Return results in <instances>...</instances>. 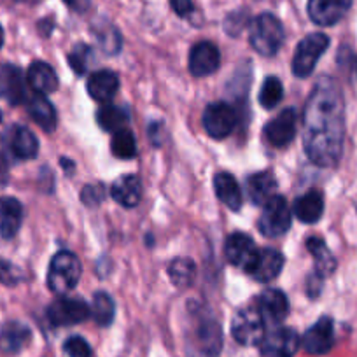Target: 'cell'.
<instances>
[{
	"label": "cell",
	"mask_w": 357,
	"mask_h": 357,
	"mask_svg": "<svg viewBox=\"0 0 357 357\" xmlns=\"http://www.w3.org/2000/svg\"><path fill=\"white\" fill-rule=\"evenodd\" d=\"M345 140V102L333 77L319 79L303 111V147L317 167H335Z\"/></svg>",
	"instance_id": "6da1fadb"
},
{
	"label": "cell",
	"mask_w": 357,
	"mask_h": 357,
	"mask_svg": "<svg viewBox=\"0 0 357 357\" xmlns=\"http://www.w3.org/2000/svg\"><path fill=\"white\" fill-rule=\"evenodd\" d=\"M190 357H219L222 349V331L214 315L195 312L191 328L186 333Z\"/></svg>",
	"instance_id": "7a4b0ae2"
},
{
	"label": "cell",
	"mask_w": 357,
	"mask_h": 357,
	"mask_svg": "<svg viewBox=\"0 0 357 357\" xmlns=\"http://www.w3.org/2000/svg\"><path fill=\"white\" fill-rule=\"evenodd\" d=\"M249 43L263 56H275L284 44V26L272 13L256 16L249 25Z\"/></svg>",
	"instance_id": "3957f363"
},
{
	"label": "cell",
	"mask_w": 357,
	"mask_h": 357,
	"mask_svg": "<svg viewBox=\"0 0 357 357\" xmlns=\"http://www.w3.org/2000/svg\"><path fill=\"white\" fill-rule=\"evenodd\" d=\"M82 266L77 256L68 250H61V252L54 254V257L50 263V270H47V287L53 293L67 294L68 291L74 289L81 280Z\"/></svg>",
	"instance_id": "277c9868"
},
{
	"label": "cell",
	"mask_w": 357,
	"mask_h": 357,
	"mask_svg": "<svg viewBox=\"0 0 357 357\" xmlns=\"http://www.w3.org/2000/svg\"><path fill=\"white\" fill-rule=\"evenodd\" d=\"M231 335L240 345L245 347L259 345L263 342L266 329L263 315L259 314L256 305H247L236 312L231 322Z\"/></svg>",
	"instance_id": "5b68a950"
},
{
	"label": "cell",
	"mask_w": 357,
	"mask_h": 357,
	"mask_svg": "<svg viewBox=\"0 0 357 357\" xmlns=\"http://www.w3.org/2000/svg\"><path fill=\"white\" fill-rule=\"evenodd\" d=\"M291 222H293V212L289 204L284 197H273L263 205L257 228L264 236L277 238L289 231Z\"/></svg>",
	"instance_id": "8992f818"
},
{
	"label": "cell",
	"mask_w": 357,
	"mask_h": 357,
	"mask_svg": "<svg viewBox=\"0 0 357 357\" xmlns=\"http://www.w3.org/2000/svg\"><path fill=\"white\" fill-rule=\"evenodd\" d=\"M329 47V37L324 33H310L298 44L293 56V72L296 77H308L314 72L315 63Z\"/></svg>",
	"instance_id": "52a82bcc"
},
{
	"label": "cell",
	"mask_w": 357,
	"mask_h": 357,
	"mask_svg": "<svg viewBox=\"0 0 357 357\" xmlns=\"http://www.w3.org/2000/svg\"><path fill=\"white\" fill-rule=\"evenodd\" d=\"M89 317V307L79 298H58L47 307V319L53 326L81 324Z\"/></svg>",
	"instance_id": "ba28073f"
},
{
	"label": "cell",
	"mask_w": 357,
	"mask_h": 357,
	"mask_svg": "<svg viewBox=\"0 0 357 357\" xmlns=\"http://www.w3.org/2000/svg\"><path fill=\"white\" fill-rule=\"evenodd\" d=\"M236 112L226 102H214L204 112V128L212 139H226L235 130Z\"/></svg>",
	"instance_id": "9c48e42d"
},
{
	"label": "cell",
	"mask_w": 357,
	"mask_h": 357,
	"mask_svg": "<svg viewBox=\"0 0 357 357\" xmlns=\"http://www.w3.org/2000/svg\"><path fill=\"white\" fill-rule=\"evenodd\" d=\"M300 336L291 328H277L266 333L259 343L261 357H293L300 349Z\"/></svg>",
	"instance_id": "30bf717a"
},
{
	"label": "cell",
	"mask_w": 357,
	"mask_h": 357,
	"mask_svg": "<svg viewBox=\"0 0 357 357\" xmlns=\"http://www.w3.org/2000/svg\"><path fill=\"white\" fill-rule=\"evenodd\" d=\"M301 345L312 356H324L335 345V324L331 317H321L301 338Z\"/></svg>",
	"instance_id": "8fae6325"
},
{
	"label": "cell",
	"mask_w": 357,
	"mask_h": 357,
	"mask_svg": "<svg viewBox=\"0 0 357 357\" xmlns=\"http://www.w3.org/2000/svg\"><path fill=\"white\" fill-rule=\"evenodd\" d=\"M296 111L291 107L284 109L277 118H273L264 126V137L273 147H279V149L287 147L296 135Z\"/></svg>",
	"instance_id": "7c38bea8"
},
{
	"label": "cell",
	"mask_w": 357,
	"mask_h": 357,
	"mask_svg": "<svg viewBox=\"0 0 357 357\" xmlns=\"http://www.w3.org/2000/svg\"><path fill=\"white\" fill-rule=\"evenodd\" d=\"M352 0H308V16L319 26H333L349 13Z\"/></svg>",
	"instance_id": "4fadbf2b"
},
{
	"label": "cell",
	"mask_w": 357,
	"mask_h": 357,
	"mask_svg": "<svg viewBox=\"0 0 357 357\" xmlns=\"http://www.w3.org/2000/svg\"><path fill=\"white\" fill-rule=\"evenodd\" d=\"M257 250L259 249L256 247L254 240L250 238L249 235H245V233H233V235L228 236L225 245L226 259H228L233 266L243 270V272L249 270L254 257H256Z\"/></svg>",
	"instance_id": "5bb4252c"
},
{
	"label": "cell",
	"mask_w": 357,
	"mask_h": 357,
	"mask_svg": "<svg viewBox=\"0 0 357 357\" xmlns=\"http://www.w3.org/2000/svg\"><path fill=\"white\" fill-rule=\"evenodd\" d=\"M221 63V53L218 46L207 40L195 44L190 51V72L195 77H205L214 74Z\"/></svg>",
	"instance_id": "9a60e30c"
},
{
	"label": "cell",
	"mask_w": 357,
	"mask_h": 357,
	"mask_svg": "<svg viewBox=\"0 0 357 357\" xmlns=\"http://www.w3.org/2000/svg\"><path fill=\"white\" fill-rule=\"evenodd\" d=\"M284 268V256L282 252L275 249H263L257 250L256 257H254L252 264L249 266L247 273L257 280V282H270Z\"/></svg>",
	"instance_id": "2e32d148"
},
{
	"label": "cell",
	"mask_w": 357,
	"mask_h": 357,
	"mask_svg": "<svg viewBox=\"0 0 357 357\" xmlns=\"http://www.w3.org/2000/svg\"><path fill=\"white\" fill-rule=\"evenodd\" d=\"M2 97L13 105L25 104L29 97L22 70L15 65H0V98Z\"/></svg>",
	"instance_id": "e0dca14e"
},
{
	"label": "cell",
	"mask_w": 357,
	"mask_h": 357,
	"mask_svg": "<svg viewBox=\"0 0 357 357\" xmlns=\"http://www.w3.org/2000/svg\"><path fill=\"white\" fill-rule=\"evenodd\" d=\"M254 305L263 315L264 322H272V324H279L289 314V301L286 294L279 289H268L261 293Z\"/></svg>",
	"instance_id": "ac0fdd59"
},
{
	"label": "cell",
	"mask_w": 357,
	"mask_h": 357,
	"mask_svg": "<svg viewBox=\"0 0 357 357\" xmlns=\"http://www.w3.org/2000/svg\"><path fill=\"white\" fill-rule=\"evenodd\" d=\"M245 188L249 200L254 205H264L268 200L275 197L279 184H277V178L272 172H257V174L247 177Z\"/></svg>",
	"instance_id": "d6986e66"
},
{
	"label": "cell",
	"mask_w": 357,
	"mask_h": 357,
	"mask_svg": "<svg viewBox=\"0 0 357 357\" xmlns=\"http://www.w3.org/2000/svg\"><path fill=\"white\" fill-rule=\"evenodd\" d=\"M26 111H29L30 118L44 130V132L51 133L56 128V111H54L53 104L46 98L43 93H30L25 100Z\"/></svg>",
	"instance_id": "ffe728a7"
},
{
	"label": "cell",
	"mask_w": 357,
	"mask_h": 357,
	"mask_svg": "<svg viewBox=\"0 0 357 357\" xmlns=\"http://www.w3.org/2000/svg\"><path fill=\"white\" fill-rule=\"evenodd\" d=\"M23 221V207L16 198L0 197V236L11 240L18 235Z\"/></svg>",
	"instance_id": "44dd1931"
},
{
	"label": "cell",
	"mask_w": 357,
	"mask_h": 357,
	"mask_svg": "<svg viewBox=\"0 0 357 357\" xmlns=\"http://www.w3.org/2000/svg\"><path fill=\"white\" fill-rule=\"evenodd\" d=\"M88 93L93 100L102 102H111L114 95L118 93L119 89V77L111 70H97L95 74L89 75L88 79Z\"/></svg>",
	"instance_id": "7402d4cb"
},
{
	"label": "cell",
	"mask_w": 357,
	"mask_h": 357,
	"mask_svg": "<svg viewBox=\"0 0 357 357\" xmlns=\"http://www.w3.org/2000/svg\"><path fill=\"white\" fill-rule=\"evenodd\" d=\"M111 197L123 207H137L140 204V198H142L140 178L137 175H123V177L116 178L111 188Z\"/></svg>",
	"instance_id": "603a6c76"
},
{
	"label": "cell",
	"mask_w": 357,
	"mask_h": 357,
	"mask_svg": "<svg viewBox=\"0 0 357 357\" xmlns=\"http://www.w3.org/2000/svg\"><path fill=\"white\" fill-rule=\"evenodd\" d=\"M26 81L36 93L50 95L58 89V75L46 61H33L26 72Z\"/></svg>",
	"instance_id": "cb8c5ba5"
},
{
	"label": "cell",
	"mask_w": 357,
	"mask_h": 357,
	"mask_svg": "<svg viewBox=\"0 0 357 357\" xmlns=\"http://www.w3.org/2000/svg\"><path fill=\"white\" fill-rule=\"evenodd\" d=\"M214 190L219 200L229 208V211H240L242 207V191H240L238 183L228 172H219L214 177Z\"/></svg>",
	"instance_id": "d4e9b609"
},
{
	"label": "cell",
	"mask_w": 357,
	"mask_h": 357,
	"mask_svg": "<svg viewBox=\"0 0 357 357\" xmlns=\"http://www.w3.org/2000/svg\"><path fill=\"white\" fill-rule=\"evenodd\" d=\"M324 214V197L321 191L312 190L294 202V215L305 225H314Z\"/></svg>",
	"instance_id": "484cf974"
},
{
	"label": "cell",
	"mask_w": 357,
	"mask_h": 357,
	"mask_svg": "<svg viewBox=\"0 0 357 357\" xmlns=\"http://www.w3.org/2000/svg\"><path fill=\"white\" fill-rule=\"evenodd\" d=\"M32 333L22 322H8L0 329V349L8 354H18L29 345Z\"/></svg>",
	"instance_id": "4316f807"
},
{
	"label": "cell",
	"mask_w": 357,
	"mask_h": 357,
	"mask_svg": "<svg viewBox=\"0 0 357 357\" xmlns=\"http://www.w3.org/2000/svg\"><path fill=\"white\" fill-rule=\"evenodd\" d=\"M13 154L20 160H33L39 154V140L26 126H15L9 137Z\"/></svg>",
	"instance_id": "83f0119b"
},
{
	"label": "cell",
	"mask_w": 357,
	"mask_h": 357,
	"mask_svg": "<svg viewBox=\"0 0 357 357\" xmlns=\"http://www.w3.org/2000/svg\"><path fill=\"white\" fill-rule=\"evenodd\" d=\"M307 249L310 250L312 257L315 261V273L322 279L331 275L336 270V259L331 254V250L328 249L326 242L319 236H310L307 240Z\"/></svg>",
	"instance_id": "f1b7e54d"
},
{
	"label": "cell",
	"mask_w": 357,
	"mask_h": 357,
	"mask_svg": "<svg viewBox=\"0 0 357 357\" xmlns=\"http://www.w3.org/2000/svg\"><path fill=\"white\" fill-rule=\"evenodd\" d=\"M97 121L102 130L114 133L118 130L125 128V125L128 123V112L125 109L118 107V105L105 104L98 109Z\"/></svg>",
	"instance_id": "f546056e"
},
{
	"label": "cell",
	"mask_w": 357,
	"mask_h": 357,
	"mask_svg": "<svg viewBox=\"0 0 357 357\" xmlns=\"http://www.w3.org/2000/svg\"><path fill=\"white\" fill-rule=\"evenodd\" d=\"M197 266L188 257H177L168 266V275L175 287H190L195 280Z\"/></svg>",
	"instance_id": "4dcf8cb0"
},
{
	"label": "cell",
	"mask_w": 357,
	"mask_h": 357,
	"mask_svg": "<svg viewBox=\"0 0 357 357\" xmlns=\"http://www.w3.org/2000/svg\"><path fill=\"white\" fill-rule=\"evenodd\" d=\"M112 153L116 158H121V160H132L137 154V140L133 137V132L128 128H123L114 132L112 137Z\"/></svg>",
	"instance_id": "1f68e13d"
},
{
	"label": "cell",
	"mask_w": 357,
	"mask_h": 357,
	"mask_svg": "<svg viewBox=\"0 0 357 357\" xmlns=\"http://www.w3.org/2000/svg\"><path fill=\"white\" fill-rule=\"evenodd\" d=\"M93 319L97 321L98 326H109L114 319L116 314V307H114V301L112 298L109 296L107 293L104 291H98V293L93 294Z\"/></svg>",
	"instance_id": "d6a6232c"
},
{
	"label": "cell",
	"mask_w": 357,
	"mask_h": 357,
	"mask_svg": "<svg viewBox=\"0 0 357 357\" xmlns=\"http://www.w3.org/2000/svg\"><path fill=\"white\" fill-rule=\"evenodd\" d=\"M284 97V86L280 82L279 77L275 75H270L266 77V81L263 82L259 89V104L264 109H273L280 104Z\"/></svg>",
	"instance_id": "836d02e7"
},
{
	"label": "cell",
	"mask_w": 357,
	"mask_h": 357,
	"mask_svg": "<svg viewBox=\"0 0 357 357\" xmlns=\"http://www.w3.org/2000/svg\"><path fill=\"white\" fill-rule=\"evenodd\" d=\"M93 61V50L88 44H75L72 51L68 53V63H70L72 70L77 75H82L89 68Z\"/></svg>",
	"instance_id": "e575fe53"
},
{
	"label": "cell",
	"mask_w": 357,
	"mask_h": 357,
	"mask_svg": "<svg viewBox=\"0 0 357 357\" xmlns=\"http://www.w3.org/2000/svg\"><path fill=\"white\" fill-rule=\"evenodd\" d=\"M25 280V273L11 261L0 257V284L6 287H15Z\"/></svg>",
	"instance_id": "d590c367"
},
{
	"label": "cell",
	"mask_w": 357,
	"mask_h": 357,
	"mask_svg": "<svg viewBox=\"0 0 357 357\" xmlns=\"http://www.w3.org/2000/svg\"><path fill=\"white\" fill-rule=\"evenodd\" d=\"M93 33H97L98 43H100L102 50H104L105 53H109V54L118 53L119 47H121V37H119L118 30H116L114 26H111L105 23L104 33L98 32V30H95V29H93Z\"/></svg>",
	"instance_id": "8d00e7d4"
},
{
	"label": "cell",
	"mask_w": 357,
	"mask_h": 357,
	"mask_svg": "<svg viewBox=\"0 0 357 357\" xmlns=\"http://www.w3.org/2000/svg\"><path fill=\"white\" fill-rule=\"evenodd\" d=\"M63 350L68 357H91V347L81 336H70L63 343Z\"/></svg>",
	"instance_id": "74e56055"
},
{
	"label": "cell",
	"mask_w": 357,
	"mask_h": 357,
	"mask_svg": "<svg viewBox=\"0 0 357 357\" xmlns=\"http://www.w3.org/2000/svg\"><path fill=\"white\" fill-rule=\"evenodd\" d=\"M105 198V190L102 184H89L82 190L81 200L84 202L86 205L93 207V205H98Z\"/></svg>",
	"instance_id": "f35d334b"
},
{
	"label": "cell",
	"mask_w": 357,
	"mask_h": 357,
	"mask_svg": "<svg viewBox=\"0 0 357 357\" xmlns=\"http://www.w3.org/2000/svg\"><path fill=\"white\" fill-rule=\"evenodd\" d=\"M170 4L175 15L181 16V18H186L193 13V2L191 0H170Z\"/></svg>",
	"instance_id": "ab89813d"
},
{
	"label": "cell",
	"mask_w": 357,
	"mask_h": 357,
	"mask_svg": "<svg viewBox=\"0 0 357 357\" xmlns=\"http://www.w3.org/2000/svg\"><path fill=\"white\" fill-rule=\"evenodd\" d=\"M9 183V163L4 154H0V190Z\"/></svg>",
	"instance_id": "60d3db41"
},
{
	"label": "cell",
	"mask_w": 357,
	"mask_h": 357,
	"mask_svg": "<svg viewBox=\"0 0 357 357\" xmlns=\"http://www.w3.org/2000/svg\"><path fill=\"white\" fill-rule=\"evenodd\" d=\"M321 282H322V277H319L317 273H314V275L308 279V293H310V296H317L319 293H321Z\"/></svg>",
	"instance_id": "b9f144b4"
},
{
	"label": "cell",
	"mask_w": 357,
	"mask_h": 357,
	"mask_svg": "<svg viewBox=\"0 0 357 357\" xmlns=\"http://www.w3.org/2000/svg\"><path fill=\"white\" fill-rule=\"evenodd\" d=\"M63 2L75 13H84L89 9V0H63Z\"/></svg>",
	"instance_id": "7bdbcfd3"
},
{
	"label": "cell",
	"mask_w": 357,
	"mask_h": 357,
	"mask_svg": "<svg viewBox=\"0 0 357 357\" xmlns=\"http://www.w3.org/2000/svg\"><path fill=\"white\" fill-rule=\"evenodd\" d=\"M61 163H63V170L65 172H67V168H68V172L74 170V163H72L70 160H65V158H61Z\"/></svg>",
	"instance_id": "ee69618b"
},
{
	"label": "cell",
	"mask_w": 357,
	"mask_h": 357,
	"mask_svg": "<svg viewBox=\"0 0 357 357\" xmlns=\"http://www.w3.org/2000/svg\"><path fill=\"white\" fill-rule=\"evenodd\" d=\"M4 46V29L0 26V47Z\"/></svg>",
	"instance_id": "f6af8a7d"
}]
</instances>
